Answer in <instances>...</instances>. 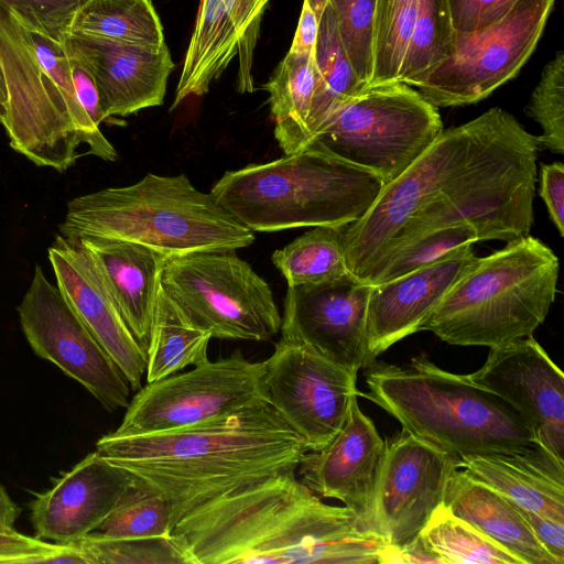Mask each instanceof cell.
I'll return each mask as SVG.
<instances>
[{
  "label": "cell",
  "mask_w": 564,
  "mask_h": 564,
  "mask_svg": "<svg viewBox=\"0 0 564 564\" xmlns=\"http://www.w3.org/2000/svg\"><path fill=\"white\" fill-rule=\"evenodd\" d=\"M196 564H379L387 544L288 471L196 507L174 525Z\"/></svg>",
  "instance_id": "cell-1"
},
{
  "label": "cell",
  "mask_w": 564,
  "mask_h": 564,
  "mask_svg": "<svg viewBox=\"0 0 564 564\" xmlns=\"http://www.w3.org/2000/svg\"><path fill=\"white\" fill-rule=\"evenodd\" d=\"M96 451L158 492L172 530L186 513L264 478L296 471L308 452L268 399L194 425L100 437Z\"/></svg>",
  "instance_id": "cell-2"
},
{
  "label": "cell",
  "mask_w": 564,
  "mask_h": 564,
  "mask_svg": "<svg viewBox=\"0 0 564 564\" xmlns=\"http://www.w3.org/2000/svg\"><path fill=\"white\" fill-rule=\"evenodd\" d=\"M538 149L535 137L499 107L443 130L419 159L382 187L362 218L339 228L350 273L370 284L386 247L415 210L435 196L454 193L524 155L536 153Z\"/></svg>",
  "instance_id": "cell-3"
},
{
  "label": "cell",
  "mask_w": 564,
  "mask_h": 564,
  "mask_svg": "<svg viewBox=\"0 0 564 564\" xmlns=\"http://www.w3.org/2000/svg\"><path fill=\"white\" fill-rule=\"evenodd\" d=\"M358 392L397 419L402 430L456 457L523 452L538 441L508 402L467 375L441 369L425 354L404 365L373 361Z\"/></svg>",
  "instance_id": "cell-4"
},
{
  "label": "cell",
  "mask_w": 564,
  "mask_h": 564,
  "mask_svg": "<svg viewBox=\"0 0 564 564\" xmlns=\"http://www.w3.org/2000/svg\"><path fill=\"white\" fill-rule=\"evenodd\" d=\"M383 181L313 141L265 162L227 171L213 185L216 200L251 231L341 228L362 218Z\"/></svg>",
  "instance_id": "cell-5"
},
{
  "label": "cell",
  "mask_w": 564,
  "mask_h": 564,
  "mask_svg": "<svg viewBox=\"0 0 564 564\" xmlns=\"http://www.w3.org/2000/svg\"><path fill=\"white\" fill-rule=\"evenodd\" d=\"M59 234L143 245L166 257L250 246L253 231L185 174L148 173L134 184L107 187L67 203Z\"/></svg>",
  "instance_id": "cell-6"
},
{
  "label": "cell",
  "mask_w": 564,
  "mask_h": 564,
  "mask_svg": "<svg viewBox=\"0 0 564 564\" xmlns=\"http://www.w3.org/2000/svg\"><path fill=\"white\" fill-rule=\"evenodd\" d=\"M558 258L527 235L476 261L453 284L421 330L457 346L495 347L532 336L556 295Z\"/></svg>",
  "instance_id": "cell-7"
},
{
  "label": "cell",
  "mask_w": 564,
  "mask_h": 564,
  "mask_svg": "<svg viewBox=\"0 0 564 564\" xmlns=\"http://www.w3.org/2000/svg\"><path fill=\"white\" fill-rule=\"evenodd\" d=\"M438 110L404 83L367 87L343 104L314 141L377 174L386 184L400 176L438 138Z\"/></svg>",
  "instance_id": "cell-8"
},
{
  "label": "cell",
  "mask_w": 564,
  "mask_h": 564,
  "mask_svg": "<svg viewBox=\"0 0 564 564\" xmlns=\"http://www.w3.org/2000/svg\"><path fill=\"white\" fill-rule=\"evenodd\" d=\"M160 284L213 338L268 341L280 332L281 315L270 285L236 250L167 257Z\"/></svg>",
  "instance_id": "cell-9"
},
{
  "label": "cell",
  "mask_w": 564,
  "mask_h": 564,
  "mask_svg": "<svg viewBox=\"0 0 564 564\" xmlns=\"http://www.w3.org/2000/svg\"><path fill=\"white\" fill-rule=\"evenodd\" d=\"M0 73L8 96L2 126L10 145L37 166L67 170L79 156L82 134L36 57L31 31L4 0H0Z\"/></svg>",
  "instance_id": "cell-10"
},
{
  "label": "cell",
  "mask_w": 564,
  "mask_h": 564,
  "mask_svg": "<svg viewBox=\"0 0 564 564\" xmlns=\"http://www.w3.org/2000/svg\"><path fill=\"white\" fill-rule=\"evenodd\" d=\"M554 0H519L498 22L453 33L452 54L416 85L433 106L455 107L488 97L513 78L533 53Z\"/></svg>",
  "instance_id": "cell-11"
},
{
  "label": "cell",
  "mask_w": 564,
  "mask_h": 564,
  "mask_svg": "<svg viewBox=\"0 0 564 564\" xmlns=\"http://www.w3.org/2000/svg\"><path fill=\"white\" fill-rule=\"evenodd\" d=\"M264 361L237 349L230 356L147 382L130 400L116 435H140L194 425L268 399Z\"/></svg>",
  "instance_id": "cell-12"
},
{
  "label": "cell",
  "mask_w": 564,
  "mask_h": 564,
  "mask_svg": "<svg viewBox=\"0 0 564 564\" xmlns=\"http://www.w3.org/2000/svg\"><path fill=\"white\" fill-rule=\"evenodd\" d=\"M22 332L41 358L79 382L109 412L127 408L130 384L40 265L18 306Z\"/></svg>",
  "instance_id": "cell-13"
},
{
  "label": "cell",
  "mask_w": 564,
  "mask_h": 564,
  "mask_svg": "<svg viewBox=\"0 0 564 564\" xmlns=\"http://www.w3.org/2000/svg\"><path fill=\"white\" fill-rule=\"evenodd\" d=\"M264 366L269 402L308 451L325 447L344 426L358 395L357 375L304 344L283 338Z\"/></svg>",
  "instance_id": "cell-14"
},
{
  "label": "cell",
  "mask_w": 564,
  "mask_h": 564,
  "mask_svg": "<svg viewBox=\"0 0 564 564\" xmlns=\"http://www.w3.org/2000/svg\"><path fill=\"white\" fill-rule=\"evenodd\" d=\"M458 457L402 430L384 441L371 510V530L388 544L419 535L444 505Z\"/></svg>",
  "instance_id": "cell-15"
},
{
  "label": "cell",
  "mask_w": 564,
  "mask_h": 564,
  "mask_svg": "<svg viewBox=\"0 0 564 564\" xmlns=\"http://www.w3.org/2000/svg\"><path fill=\"white\" fill-rule=\"evenodd\" d=\"M370 288L352 274L326 283L288 286L281 338L304 344L357 375L373 362L367 343Z\"/></svg>",
  "instance_id": "cell-16"
},
{
  "label": "cell",
  "mask_w": 564,
  "mask_h": 564,
  "mask_svg": "<svg viewBox=\"0 0 564 564\" xmlns=\"http://www.w3.org/2000/svg\"><path fill=\"white\" fill-rule=\"evenodd\" d=\"M467 376L514 408L538 443L563 459L564 376L533 336L490 347L485 364Z\"/></svg>",
  "instance_id": "cell-17"
},
{
  "label": "cell",
  "mask_w": 564,
  "mask_h": 564,
  "mask_svg": "<svg viewBox=\"0 0 564 564\" xmlns=\"http://www.w3.org/2000/svg\"><path fill=\"white\" fill-rule=\"evenodd\" d=\"M47 253L65 300L113 359L131 390H139L147 370V349L124 323L89 251L78 238L59 234Z\"/></svg>",
  "instance_id": "cell-18"
},
{
  "label": "cell",
  "mask_w": 564,
  "mask_h": 564,
  "mask_svg": "<svg viewBox=\"0 0 564 564\" xmlns=\"http://www.w3.org/2000/svg\"><path fill=\"white\" fill-rule=\"evenodd\" d=\"M270 0H200L171 110L188 96H203L237 53L238 90H253L251 52Z\"/></svg>",
  "instance_id": "cell-19"
},
{
  "label": "cell",
  "mask_w": 564,
  "mask_h": 564,
  "mask_svg": "<svg viewBox=\"0 0 564 564\" xmlns=\"http://www.w3.org/2000/svg\"><path fill=\"white\" fill-rule=\"evenodd\" d=\"M132 484L97 451L88 454L30 503L36 536L67 544L98 530Z\"/></svg>",
  "instance_id": "cell-20"
},
{
  "label": "cell",
  "mask_w": 564,
  "mask_h": 564,
  "mask_svg": "<svg viewBox=\"0 0 564 564\" xmlns=\"http://www.w3.org/2000/svg\"><path fill=\"white\" fill-rule=\"evenodd\" d=\"M384 441L355 397L347 420L322 449L308 451L300 462V480L321 498L344 502L371 530L375 485Z\"/></svg>",
  "instance_id": "cell-21"
},
{
  "label": "cell",
  "mask_w": 564,
  "mask_h": 564,
  "mask_svg": "<svg viewBox=\"0 0 564 564\" xmlns=\"http://www.w3.org/2000/svg\"><path fill=\"white\" fill-rule=\"evenodd\" d=\"M478 257L467 247L435 263L371 284L367 306V343L372 361L421 326L453 284Z\"/></svg>",
  "instance_id": "cell-22"
},
{
  "label": "cell",
  "mask_w": 564,
  "mask_h": 564,
  "mask_svg": "<svg viewBox=\"0 0 564 564\" xmlns=\"http://www.w3.org/2000/svg\"><path fill=\"white\" fill-rule=\"evenodd\" d=\"M95 77L105 119L128 116L163 104L174 64L160 48L69 35Z\"/></svg>",
  "instance_id": "cell-23"
},
{
  "label": "cell",
  "mask_w": 564,
  "mask_h": 564,
  "mask_svg": "<svg viewBox=\"0 0 564 564\" xmlns=\"http://www.w3.org/2000/svg\"><path fill=\"white\" fill-rule=\"evenodd\" d=\"M459 460L462 468L519 507L564 523V460L539 443L523 452Z\"/></svg>",
  "instance_id": "cell-24"
},
{
  "label": "cell",
  "mask_w": 564,
  "mask_h": 564,
  "mask_svg": "<svg viewBox=\"0 0 564 564\" xmlns=\"http://www.w3.org/2000/svg\"><path fill=\"white\" fill-rule=\"evenodd\" d=\"M78 239L93 257L128 328L147 349L160 273L167 257L124 240Z\"/></svg>",
  "instance_id": "cell-25"
},
{
  "label": "cell",
  "mask_w": 564,
  "mask_h": 564,
  "mask_svg": "<svg viewBox=\"0 0 564 564\" xmlns=\"http://www.w3.org/2000/svg\"><path fill=\"white\" fill-rule=\"evenodd\" d=\"M444 506L523 564H558L535 539L517 505L466 469L453 473Z\"/></svg>",
  "instance_id": "cell-26"
},
{
  "label": "cell",
  "mask_w": 564,
  "mask_h": 564,
  "mask_svg": "<svg viewBox=\"0 0 564 564\" xmlns=\"http://www.w3.org/2000/svg\"><path fill=\"white\" fill-rule=\"evenodd\" d=\"M212 334L195 325L159 284L147 346V382L208 360Z\"/></svg>",
  "instance_id": "cell-27"
},
{
  "label": "cell",
  "mask_w": 564,
  "mask_h": 564,
  "mask_svg": "<svg viewBox=\"0 0 564 564\" xmlns=\"http://www.w3.org/2000/svg\"><path fill=\"white\" fill-rule=\"evenodd\" d=\"M316 85L314 54L288 52L264 85L274 120V138L284 154L295 153L308 144L307 120Z\"/></svg>",
  "instance_id": "cell-28"
},
{
  "label": "cell",
  "mask_w": 564,
  "mask_h": 564,
  "mask_svg": "<svg viewBox=\"0 0 564 564\" xmlns=\"http://www.w3.org/2000/svg\"><path fill=\"white\" fill-rule=\"evenodd\" d=\"M67 35L151 48L165 45L161 21L150 0H84L70 19Z\"/></svg>",
  "instance_id": "cell-29"
},
{
  "label": "cell",
  "mask_w": 564,
  "mask_h": 564,
  "mask_svg": "<svg viewBox=\"0 0 564 564\" xmlns=\"http://www.w3.org/2000/svg\"><path fill=\"white\" fill-rule=\"evenodd\" d=\"M314 61L316 85L307 120L311 143L328 118L343 104L366 89L341 44L335 15L328 3L318 21Z\"/></svg>",
  "instance_id": "cell-30"
},
{
  "label": "cell",
  "mask_w": 564,
  "mask_h": 564,
  "mask_svg": "<svg viewBox=\"0 0 564 564\" xmlns=\"http://www.w3.org/2000/svg\"><path fill=\"white\" fill-rule=\"evenodd\" d=\"M288 286L319 284L350 273L339 229L314 227L272 254Z\"/></svg>",
  "instance_id": "cell-31"
},
{
  "label": "cell",
  "mask_w": 564,
  "mask_h": 564,
  "mask_svg": "<svg viewBox=\"0 0 564 564\" xmlns=\"http://www.w3.org/2000/svg\"><path fill=\"white\" fill-rule=\"evenodd\" d=\"M420 534L446 564H523L444 505L435 510Z\"/></svg>",
  "instance_id": "cell-32"
},
{
  "label": "cell",
  "mask_w": 564,
  "mask_h": 564,
  "mask_svg": "<svg viewBox=\"0 0 564 564\" xmlns=\"http://www.w3.org/2000/svg\"><path fill=\"white\" fill-rule=\"evenodd\" d=\"M419 2L420 0H377L372 75L368 87L400 80L417 18Z\"/></svg>",
  "instance_id": "cell-33"
},
{
  "label": "cell",
  "mask_w": 564,
  "mask_h": 564,
  "mask_svg": "<svg viewBox=\"0 0 564 564\" xmlns=\"http://www.w3.org/2000/svg\"><path fill=\"white\" fill-rule=\"evenodd\" d=\"M70 544L82 552L87 564H196L185 542L173 533L129 539L96 530Z\"/></svg>",
  "instance_id": "cell-34"
},
{
  "label": "cell",
  "mask_w": 564,
  "mask_h": 564,
  "mask_svg": "<svg viewBox=\"0 0 564 564\" xmlns=\"http://www.w3.org/2000/svg\"><path fill=\"white\" fill-rule=\"evenodd\" d=\"M453 33L447 0H420L399 82L410 86L419 85L437 64L452 54Z\"/></svg>",
  "instance_id": "cell-35"
},
{
  "label": "cell",
  "mask_w": 564,
  "mask_h": 564,
  "mask_svg": "<svg viewBox=\"0 0 564 564\" xmlns=\"http://www.w3.org/2000/svg\"><path fill=\"white\" fill-rule=\"evenodd\" d=\"M98 531L116 538L151 539L169 536L173 530L166 501L133 481Z\"/></svg>",
  "instance_id": "cell-36"
},
{
  "label": "cell",
  "mask_w": 564,
  "mask_h": 564,
  "mask_svg": "<svg viewBox=\"0 0 564 564\" xmlns=\"http://www.w3.org/2000/svg\"><path fill=\"white\" fill-rule=\"evenodd\" d=\"M478 241L477 231L469 224L453 225L423 235L391 253L382 263L372 284L435 263Z\"/></svg>",
  "instance_id": "cell-37"
},
{
  "label": "cell",
  "mask_w": 564,
  "mask_h": 564,
  "mask_svg": "<svg viewBox=\"0 0 564 564\" xmlns=\"http://www.w3.org/2000/svg\"><path fill=\"white\" fill-rule=\"evenodd\" d=\"M542 128L535 137L538 148L553 153L564 152V52L560 51L544 67L524 109Z\"/></svg>",
  "instance_id": "cell-38"
},
{
  "label": "cell",
  "mask_w": 564,
  "mask_h": 564,
  "mask_svg": "<svg viewBox=\"0 0 564 564\" xmlns=\"http://www.w3.org/2000/svg\"><path fill=\"white\" fill-rule=\"evenodd\" d=\"M339 39L350 64L367 88L372 75L373 24L377 0H328Z\"/></svg>",
  "instance_id": "cell-39"
},
{
  "label": "cell",
  "mask_w": 564,
  "mask_h": 564,
  "mask_svg": "<svg viewBox=\"0 0 564 564\" xmlns=\"http://www.w3.org/2000/svg\"><path fill=\"white\" fill-rule=\"evenodd\" d=\"M519 0H447L453 31L473 33L501 20Z\"/></svg>",
  "instance_id": "cell-40"
},
{
  "label": "cell",
  "mask_w": 564,
  "mask_h": 564,
  "mask_svg": "<svg viewBox=\"0 0 564 564\" xmlns=\"http://www.w3.org/2000/svg\"><path fill=\"white\" fill-rule=\"evenodd\" d=\"M64 48L69 62L77 101L94 126L100 128V123L106 119L93 72L85 56L69 35L64 41Z\"/></svg>",
  "instance_id": "cell-41"
},
{
  "label": "cell",
  "mask_w": 564,
  "mask_h": 564,
  "mask_svg": "<svg viewBox=\"0 0 564 564\" xmlns=\"http://www.w3.org/2000/svg\"><path fill=\"white\" fill-rule=\"evenodd\" d=\"M64 544L50 543L15 531L13 528L0 530V563L39 564L59 550Z\"/></svg>",
  "instance_id": "cell-42"
},
{
  "label": "cell",
  "mask_w": 564,
  "mask_h": 564,
  "mask_svg": "<svg viewBox=\"0 0 564 564\" xmlns=\"http://www.w3.org/2000/svg\"><path fill=\"white\" fill-rule=\"evenodd\" d=\"M540 196L560 236L564 235V165L562 162L542 164L540 169Z\"/></svg>",
  "instance_id": "cell-43"
},
{
  "label": "cell",
  "mask_w": 564,
  "mask_h": 564,
  "mask_svg": "<svg viewBox=\"0 0 564 564\" xmlns=\"http://www.w3.org/2000/svg\"><path fill=\"white\" fill-rule=\"evenodd\" d=\"M517 508L539 543L557 561L558 564H563L564 523H560L540 513L521 508L518 505Z\"/></svg>",
  "instance_id": "cell-44"
},
{
  "label": "cell",
  "mask_w": 564,
  "mask_h": 564,
  "mask_svg": "<svg viewBox=\"0 0 564 564\" xmlns=\"http://www.w3.org/2000/svg\"><path fill=\"white\" fill-rule=\"evenodd\" d=\"M446 564L424 542L421 534L402 545L386 544L379 554V564Z\"/></svg>",
  "instance_id": "cell-45"
},
{
  "label": "cell",
  "mask_w": 564,
  "mask_h": 564,
  "mask_svg": "<svg viewBox=\"0 0 564 564\" xmlns=\"http://www.w3.org/2000/svg\"><path fill=\"white\" fill-rule=\"evenodd\" d=\"M318 21L307 0H304L294 39L289 50L290 52L302 55L314 54L318 33Z\"/></svg>",
  "instance_id": "cell-46"
},
{
  "label": "cell",
  "mask_w": 564,
  "mask_h": 564,
  "mask_svg": "<svg viewBox=\"0 0 564 564\" xmlns=\"http://www.w3.org/2000/svg\"><path fill=\"white\" fill-rule=\"evenodd\" d=\"M21 509L0 484V530L13 528Z\"/></svg>",
  "instance_id": "cell-47"
},
{
  "label": "cell",
  "mask_w": 564,
  "mask_h": 564,
  "mask_svg": "<svg viewBox=\"0 0 564 564\" xmlns=\"http://www.w3.org/2000/svg\"><path fill=\"white\" fill-rule=\"evenodd\" d=\"M7 109H8L7 89H6V84H4L2 74L0 73V123L1 124L6 120Z\"/></svg>",
  "instance_id": "cell-48"
},
{
  "label": "cell",
  "mask_w": 564,
  "mask_h": 564,
  "mask_svg": "<svg viewBox=\"0 0 564 564\" xmlns=\"http://www.w3.org/2000/svg\"><path fill=\"white\" fill-rule=\"evenodd\" d=\"M328 0H307L311 9L316 14L317 19L319 20Z\"/></svg>",
  "instance_id": "cell-49"
}]
</instances>
